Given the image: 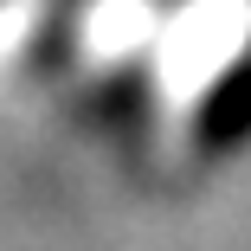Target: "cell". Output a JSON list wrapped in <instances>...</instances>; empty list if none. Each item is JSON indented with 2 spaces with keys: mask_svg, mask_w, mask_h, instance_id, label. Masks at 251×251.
<instances>
[{
  "mask_svg": "<svg viewBox=\"0 0 251 251\" xmlns=\"http://www.w3.org/2000/svg\"><path fill=\"white\" fill-rule=\"evenodd\" d=\"M251 142V52L232 58L193 103V123H187V155L193 161H219L232 148Z\"/></svg>",
  "mask_w": 251,
  "mask_h": 251,
  "instance_id": "6da1fadb",
  "label": "cell"
},
{
  "mask_svg": "<svg viewBox=\"0 0 251 251\" xmlns=\"http://www.w3.org/2000/svg\"><path fill=\"white\" fill-rule=\"evenodd\" d=\"M84 116H90V129H103L116 142H129V135L142 142L148 135V116H155V65L129 58V65L103 71L90 84V97H84Z\"/></svg>",
  "mask_w": 251,
  "mask_h": 251,
  "instance_id": "7a4b0ae2",
  "label": "cell"
},
{
  "mask_svg": "<svg viewBox=\"0 0 251 251\" xmlns=\"http://www.w3.org/2000/svg\"><path fill=\"white\" fill-rule=\"evenodd\" d=\"M84 13H90V0H52V7L39 13L32 39H26V71H58L71 58V45H77Z\"/></svg>",
  "mask_w": 251,
  "mask_h": 251,
  "instance_id": "3957f363",
  "label": "cell"
}]
</instances>
